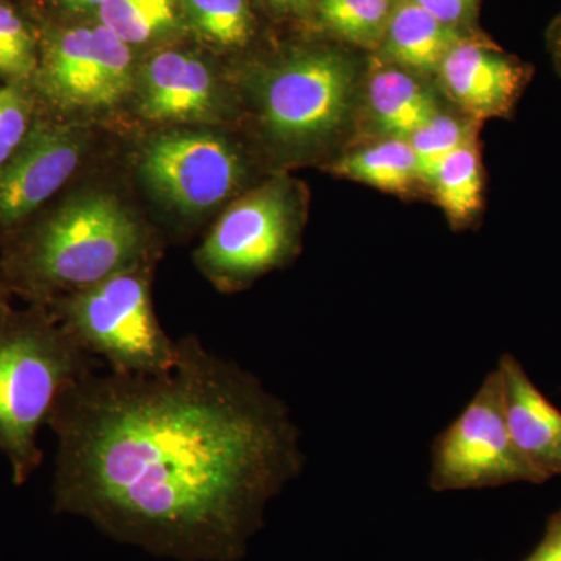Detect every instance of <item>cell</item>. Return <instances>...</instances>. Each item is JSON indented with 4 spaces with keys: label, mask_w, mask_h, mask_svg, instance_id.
Here are the masks:
<instances>
[{
    "label": "cell",
    "mask_w": 561,
    "mask_h": 561,
    "mask_svg": "<svg viewBox=\"0 0 561 561\" xmlns=\"http://www.w3.org/2000/svg\"><path fill=\"white\" fill-rule=\"evenodd\" d=\"M49 423L55 511L161 559H245L306 463L286 402L191 337L162 373L88 371Z\"/></svg>",
    "instance_id": "obj_1"
},
{
    "label": "cell",
    "mask_w": 561,
    "mask_h": 561,
    "mask_svg": "<svg viewBox=\"0 0 561 561\" xmlns=\"http://www.w3.org/2000/svg\"><path fill=\"white\" fill-rule=\"evenodd\" d=\"M94 370L68 332L46 321L21 320L0 328V448L24 482L39 463L38 431L58 400Z\"/></svg>",
    "instance_id": "obj_2"
},
{
    "label": "cell",
    "mask_w": 561,
    "mask_h": 561,
    "mask_svg": "<svg viewBox=\"0 0 561 561\" xmlns=\"http://www.w3.org/2000/svg\"><path fill=\"white\" fill-rule=\"evenodd\" d=\"M146 232L116 198L90 194L62 206L18 256L33 290L79 291L146 260Z\"/></svg>",
    "instance_id": "obj_3"
},
{
    "label": "cell",
    "mask_w": 561,
    "mask_h": 561,
    "mask_svg": "<svg viewBox=\"0 0 561 561\" xmlns=\"http://www.w3.org/2000/svg\"><path fill=\"white\" fill-rule=\"evenodd\" d=\"M149 272L140 264L73 291L62 305V330L110 371L154 375L175 364L179 342L162 331L150 298Z\"/></svg>",
    "instance_id": "obj_4"
},
{
    "label": "cell",
    "mask_w": 561,
    "mask_h": 561,
    "mask_svg": "<svg viewBox=\"0 0 561 561\" xmlns=\"http://www.w3.org/2000/svg\"><path fill=\"white\" fill-rule=\"evenodd\" d=\"M522 482L545 483L513 443L500 373L494 368L463 411L432 443L430 489L446 493Z\"/></svg>",
    "instance_id": "obj_5"
},
{
    "label": "cell",
    "mask_w": 561,
    "mask_h": 561,
    "mask_svg": "<svg viewBox=\"0 0 561 561\" xmlns=\"http://www.w3.org/2000/svg\"><path fill=\"white\" fill-rule=\"evenodd\" d=\"M298 228L283 184H268L234 203L197 251V264L221 289L249 286L297 250Z\"/></svg>",
    "instance_id": "obj_6"
},
{
    "label": "cell",
    "mask_w": 561,
    "mask_h": 561,
    "mask_svg": "<svg viewBox=\"0 0 561 561\" xmlns=\"http://www.w3.org/2000/svg\"><path fill=\"white\" fill-rule=\"evenodd\" d=\"M354 69L332 50L295 55L273 69L262 92V116L273 138L311 146L331 136L348 117Z\"/></svg>",
    "instance_id": "obj_7"
},
{
    "label": "cell",
    "mask_w": 561,
    "mask_h": 561,
    "mask_svg": "<svg viewBox=\"0 0 561 561\" xmlns=\"http://www.w3.org/2000/svg\"><path fill=\"white\" fill-rule=\"evenodd\" d=\"M140 173L165 202L184 214H197L238 187L242 165L232 147L216 136L173 131L146 147Z\"/></svg>",
    "instance_id": "obj_8"
},
{
    "label": "cell",
    "mask_w": 561,
    "mask_h": 561,
    "mask_svg": "<svg viewBox=\"0 0 561 561\" xmlns=\"http://www.w3.org/2000/svg\"><path fill=\"white\" fill-rule=\"evenodd\" d=\"M79 135L61 125L38 124L0 165V225L10 227L50 198L76 172Z\"/></svg>",
    "instance_id": "obj_9"
},
{
    "label": "cell",
    "mask_w": 561,
    "mask_h": 561,
    "mask_svg": "<svg viewBox=\"0 0 561 561\" xmlns=\"http://www.w3.org/2000/svg\"><path fill=\"white\" fill-rule=\"evenodd\" d=\"M438 70L453 101L478 119L507 116L530 79L524 62L496 47L465 41L448 51Z\"/></svg>",
    "instance_id": "obj_10"
},
{
    "label": "cell",
    "mask_w": 561,
    "mask_h": 561,
    "mask_svg": "<svg viewBox=\"0 0 561 561\" xmlns=\"http://www.w3.org/2000/svg\"><path fill=\"white\" fill-rule=\"evenodd\" d=\"M505 421L518 451L542 482L561 478V411L512 353L497 362Z\"/></svg>",
    "instance_id": "obj_11"
},
{
    "label": "cell",
    "mask_w": 561,
    "mask_h": 561,
    "mask_svg": "<svg viewBox=\"0 0 561 561\" xmlns=\"http://www.w3.org/2000/svg\"><path fill=\"white\" fill-rule=\"evenodd\" d=\"M139 87L140 108L151 121H201L216 111V81L194 55H154L140 72Z\"/></svg>",
    "instance_id": "obj_12"
},
{
    "label": "cell",
    "mask_w": 561,
    "mask_h": 561,
    "mask_svg": "<svg viewBox=\"0 0 561 561\" xmlns=\"http://www.w3.org/2000/svg\"><path fill=\"white\" fill-rule=\"evenodd\" d=\"M43 84L61 105L111 106L92 28H69L51 39L44 60Z\"/></svg>",
    "instance_id": "obj_13"
},
{
    "label": "cell",
    "mask_w": 561,
    "mask_h": 561,
    "mask_svg": "<svg viewBox=\"0 0 561 561\" xmlns=\"http://www.w3.org/2000/svg\"><path fill=\"white\" fill-rule=\"evenodd\" d=\"M457 43L451 25L432 16L415 0L401 3L390 16L387 50L404 68L420 72L438 69Z\"/></svg>",
    "instance_id": "obj_14"
},
{
    "label": "cell",
    "mask_w": 561,
    "mask_h": 561,
    "mask_svg": "<svg viewBox=\"0 0 561 561\" xmlns=\"http://www.w3.org/2000/svg\"><path fill=\"white\" fill-rule=\"evenodd\" d=\"M376 121L387 133L409 139L437 114L430 94L419 81L398 69L378 70L368 83Z\"/></svg>",
    "instance_id": "obj_15"
},
{
    "label": "cell",
    "mask_w": 561,
    "mask_h": 561,
    "mask_svg": "<svg viewBox=\"0 0 561 561\" xmlns=\"http://www.w3.org/2000/svg\"><path fill=\"white\" fill-rule=\"evenodd\" d=\"M332 172L387 192H404L419 180L416 158L409 139L375 144L335 162Z\"/></svg>",
    "instance_id": "obj_16"
},
{
    "label": "cell",
    "mask_w": 561,
    "mask_h": 561,
    "mask_svg": "<svg viewBox=\"0 0 561 561\" xmlns=\"http://www.w3.org/2000/svg\"><path fill=\"white\" fill-rule=\"evenodd\" d=\"M430 184L453 224H468L478 214L483 201L482 165L471 140L442 162Z\"/></svg>",
    "instance_id": "obj_17"
},
{
    "label": "cell",
    "mask_w": 561,
    "mask_h": 561,
    "mask_svg": "<svg viewBox=\"0 0 561 561\" xmlns=\"http://www.w3.org/2000/svg\"><path fill=\"white\" fill-rule=\"evenodd\" d=\"M102 25L127 44L158 38L176 25L175 0H105Z\"/></svg>",
    "instance_id": "obj_18"
},
{
    "label": "cell",
    "mask_w": 561,
    "mask_h": 561,
    "mask_svg": "<svg viewBox=\"0 0 561 561\" xmlns=\"http://www.w3.org/2000/svg\"><path fill=\"white\" fill-rule=\"evenodd\" d=\"M203 38L221 47H242L253 31L247 0H183Z\"/></svg>",
    "instance_id": "obj_19"
},
{
    "label": "cell",
    "mask_w": 561,
    "mask_h": 561,
    "mask_svg": "<svg viewBox=\"0 0 561 561\" xmlns=\"http://www.w3.org/2000/svg\"><path fill=\"white\" fill-rule=\"evenodd\" d=\"M324 24L357 44H371L381 36L389 16V0H321Z\"/></svg>",
    "instance_id": "obj_20"
},
{
    "label": "cell",
    "mask_w": 561,
    "mask_h": 561,
    "mask_svg": "<svg viewBox=\"0 0 561 561\" xmlns=\"http://www.w3.org/2000/svg\"><path fill=\"white\" fill-rule=\"evenodd\" d=\"M409 142L415 153L419 180L430 183L442 162L470 142V133L459 121L437 113L413 133Z\"/></svg>",
    "instance_id": "obj_21"
},
{
    "label": "cell",
    "mask_w": 561,
    "mask_h": 561,
    "mask_svg": "<svg viewBox=\"0 0 561 561\" xmlns=\"http://www.w3.org/2000/svg\"><path fill=\"white\" fill-rule=\"evenodd\" d=\"M36 69L35 41L10 7L0 5V76L24 80Z\"/></svg>",
    "instance_id": "obj_22"
},
{
    "label": "cell",
    "mask_w": 561,
    "mask_h": 561,
    "mask_svg": "<svg viewBox=\"0 0 561 561\" xmlns=\"http://www.w3.org/2000/svg\"><path fill=\"white\" fill-rule=\"evenodd\" d=\"M95 49L101 60L103 83L110 105H116L131 90V54L128 44L114 35L105 25L92 28Z\"/></svg>",
    "instance_id": "obj_23"
},
{
    "label": "cell",
    "mask_w": 561,
    "mask_h": 561,
    "mask_svg": "<svg viewBox=\"0 0 561 561\" xmlns=\"http://www.w3.org/2000/svg\"><path fill=\"white\" fill-rule=\"evenodd\" d=\"M31 124V101L20 87L0 90V165L21 146Z\"/></svg>",
    "instance_id": "obj_24"
},
{
    "label": "cell",
    "mask_w": 561,
    "mask_h": 561,
    "mask_svg": "<svg viewBox=\"0 0 561 561\" xmlns=\"http://www.w3.org/2000/svg\"><path fill=\"white\" fill-rule=\"evenodd\" d=\"M522 561H561V507L549 515L540 542Z\"/></svg>",
    "instance_id": "obj_25"
},
{
    "label": "cell",
    "mask_w": 561,
    "mask_h": 561,
    "mask_svg": "<svg viewBox=\"0 0 561 561\" xmlns=\"http://www.w3.org/2000/svg\"><path fill=\"white\" fill-rule=\"evenodd\" d=\"M415 2L430 11L438 21L453 25L470 11L474 0H415Z\"/></svg>",
    "instance_id": "obj_26"
},
{
    "label": "cell",
    "mask_w": 561,
    "mask_h": 561,
    "mask_svg": "<svg viewBox=\"0 0 561 561\" xmlns=\"http://www.w3.org/2000/svg\"><path fill=\"white\" fill-rule=\"evenodd\" d=\"M57 2L73 13H87V11L101 9L105 0H57Z\"/></svg>",
    "instance_id": "obj_27"
},
{
    "label": "cell",
    "mask_w": 561,
    "mask_h": 561,
    "mask_svg": "<svg viewBox=\"0 0 561 561\" xmlns=\"http://www.w3.org/2000/svg\"><path fill=\"white\" fill-rule=\"evenodd\" d=\"M275 9L284 11H300L306 9L312 0H268Z\"/></svg>",
    "instance_id": "obj_28"
},
{
    "label": "cell",
    "mask_w": 561,
    "mask_h": 561,
    "mask_svg": "<svg viewBox=\"0 0 561 561\" xmlns=\"http://www.w3.org/2000/svg\"><path fill=\"white\" fill-rule=\"evenodd\" d=\"M552 50L556 55V60L559 62L561 69V20L553 25L552 31Z\"/></svg>",
    "instance_id": "obj_29"
},
{
    "label": "cell",
    "mask_w": 561,
    "mask_h": 561,
    "mask_svg": "<svg viewBox=\"0 0 561 561\" xmlns=\"http://www.w3.org/2000/svg\"><path fill=\"white\" fill-rule=\"evenodd\" d=\"M560 391H561V389H560Z\"/></svg>",
    "instance_id": "obj_30"
}]
</instances>
